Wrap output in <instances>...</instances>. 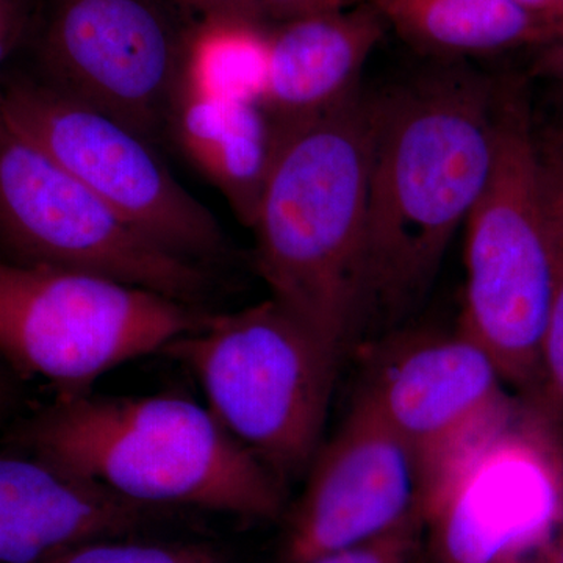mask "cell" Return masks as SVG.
Returning a JSON list of instances; mask_svg holds the SVG:
<instances>
[{
	"mask_svg": "<svg viewBox=\"0 0 563 563\" xmlns=\"http://www.w3.org/2000/svg\"><path fill=\"white\" fill-rule=\"evenodd\" d=\"M369 96L279 133L251 229L272 299L340 362L365 331Z\"/></svg>",
	"mask_w": 563,
	"mask_h": 563,
	"instance_id": "2",
	"label": "cell"
},
{
	"mask_svg": "<svg viewBox=\"0 0 563 563\" xmlns=\"http://www.w3.org/2000/svg\"><path fill=\"white\" fill-rule=\"evenodd\" d=\"M561 462H562V470H563V459H562V461H561Z\"/></svg>",
	"mask_w": 563,
	"mask_h": 563,
	"instance_id": "29",
	"label": "cell"
},
{
	"mask_svg": "<svg viewBox=\"0 0 563 563\" xmlns=\"http://www.w3.org/2000/svg\"><path fill=\"white\" fill-rule=\"evenodd\" d=\"M36 563H224L221 554L201 543H129L91 540L66 548Z\"/></svg>",
	"mask_w": 563,
	"mask_h": 563,
	"instance_id": "19",
	"label": "cell"
},
{
	"mask_svg": "<svg viewBox=\"0 0 563 563\" xmlns=\"http://www.w3.org/2000/svg\"><path fill=\"white\" fill-rule=\"evenodd\" d=\"M180 11L172 0H51L36 22V76L155 143L192 24Z\"/></svg>",
	"mask_w": 563,
	"mask_h": 563,
	"instance_id": "9",
	"label": "cell"
},
{
	"mask_svg": "<svg viewBox=\"0 0 563 563\" xmlns=\"http://www.w3.org/2000/svg\"><path fill=\"white\" fill-rule=\"evenodd\" d=\"M551 52H553L554 65L558 66L563 76V44H561V46L554 47V49H551Z\"/></svg>",
	"mask_w": 563,
	"mask_h": 563,
	"instance_id": "28",
	"label": "cell"
},
{
	"mask_svg": "<svg viewBox=\"0 0 563 563\" xmlns=\"http://www.w3.org/2000/svg\"><path fill=\"white\" fill-rule=\"evenodd\" d=\"M547 163V206L554 280L539 377L525 399L532 431L563 457V163Z\"/></svg>",
	"mask_w": 563,
	"mask_h": 563,
	"instance_id": "18",
	"label": "cell"
},
{
	"mask_svg": "<svg viewBox=\"0 0 563 563\" xmlns=\"http://www.w3.org/2000/svg\"><path fill=\"white\" fill-rule=\"evenodd\" d=\"M191 303L77 269L0 258V357L58 396L198 329Z\"/></svg>",
	"mask_w": 563,
	"mask_h": 563,
	"instance_id": "6",
	"label": "cell"
},
{
	"mask_svg": "<svg viewBox=\"0 0 563 563\" xmlns=\"http://www.w3.org/2000/svg\"><path fill=\"white\" fill-rule=\"evenodd\" d=\"M10 388L9 377L0 369V412L10 399Z\"/></svg>",
	"mask_w": 563,
	"mask_h": 563,
	"instance_id": "27",
	"label": "cell"
},
{
	"mask_svg": "<svg viewBox=\"0 0 563 563\" xmlns=\"http://www.w3.org/2000/svg\"><path fill=\"white\" fill-rule=\"evenodd\" d=\"M269 31V22L247 18H196L185 44L179 92L262 106Z\"/></svg>",
	"mask_w": 563,
	"mask_h": 563,
	"instance_id": "17",
	"label": "cell"
},
{
	"mask_svg": "<svg viewBox=\"0 0 563 563\" xmlns=\"http://www.w3.org/2000/svg\"><path fill=\"white\" fill-rule=\"evenodd\" d=\"M0 117L155 243L202 265L224 252L211 211L124 122L27 74L0 77Z\"/></svg>",
	"mask_w": 563,
	"mask_h": 563,
	"instance_id": "8",
	"label": "cell"
},
{
	"mask_svg": "<svg viewBox=\"0 0 563 563\" xmlns=\"http://www.w3.org/2000/svg\"><path fill=\"white\" fill-rule=\"evenodd\" d=\"M509 563H553V558H551V539L510 554Z\"/></svg>",
	"mask_w": 563,
	"mask_h": 563,
	"instance_id": "25",
	"label": "cell"
},
{
	"mask_svg": "<svg viewBox=\"0 0 563 563\" xmlns=\"http://www.w3.org/2000/svg\"><path fill=\"white\" fill-rule=\"evenodd\" d=\"M529 13L563 24V0H514Z\"/></svg>",
	"mask_w": 563,
	"mask_h": 563,
	"instance_id": "24",
	"label": "cell"
},
{
	"mask_svg": "<svg viewBox=\"0 0 563 563\" xmlns=\"http://www.w3.org/2000/svg\"><path fill=\"white\" fill-rule=\"evenodd\" d=\"M466 224L465 307L459 331L495 362L523 401L539 377L554 263L547 165L523 87L498 88L490 177Z\"/></svg>",
	"mask_w": 563,
	"mask_h": 563,
	"instance_id": "4",
	"label": "cell"
},
{
	"mask_svg": "<svg viewBox=\"0 0 563 563\" xmlns=\"http://www.w3.org/2000/svg\"><path fill=\"white\" fill-rule=\"evenodd\" d=\"M25 453L144 506L274 520L284 487L206 407L180 396H58L22 422Z\"/></svg>",
	"mask_w": 563,
	"mask_h": 563,
	"instance_id": "3",
	"label": "cell"
},
{
	"mask_svg": "<svg viewBox=\"0 0 563 563\" xmlns=\"http://www.w3.org/2000/svg\"><path fill=\"white\" fill-rule=\"evenodd\" d=\"M415 51L455 62L520 49H554L563 24L514 0H365Z\"/></svg>",
	"mask_w": 563,
	"mask_h": 563,
	"instance_id": "16",
	"label": "cell"
},
{
	"mask_svg": "<svg viewBox=\"0 0 563 563\" xmlns=\"http://www.w3.org/2000/svg\"><path fill=\"white\" fill-rule=\"evenodd\" d=\"M169 129L188 161L251 228L279 147V133L261 103L180 91Z\"/></svg>",
	"mask_w": 563,
	"mask_h": 563,
	"instance_id": "15",
	"label": "cell"
},
{
	"mask_svg": "<svg viewBox=\"0 0 563 563\" xmlns=\"http://www.w3.org/2000/svg\"><path fill=\"white\" fill-rule=\"evenodd\" d=\"M307 476L288 518L284 563H310L368 542L421 507L412 453L362 391Z\"/></svg>",
	"mask_w": 563,
	"mask_h": 563,
	"instance_id": "11",
	"label": "cell"
},
{
	"mask_svg": "<svg viewBox=\"0 0 563 563\" xmlns=\"http://www.w3.org/2000/svg\"><path fill=\"white\" fill-rule=\"evenodd\" d=\"M496 99L457 62L369 96L365 329L401 321L435 280L490 177Z\"/></svg>",
	"mask_w": 563,
	"mask_h": 563,
	"instance_id": "1",
	"label": "cell"
},
{
	"mask_svg": "<svg viewBox=\"0 0 563 563\" xmlns=\"http://www.w3.org/2000/svg\"><path fill=\"white\" fill-rule=\"evenodd\" d=\"M424 533V515L421 507H417L401 523L383 536L347 550L322 555L310 563H410L420 551Z\"/></svg>",
	"mask_w": 563,
	"mask_h": 563,
	"instance_id": "20",
	"label": "cell"
},
{
	"mask_svg": "<svg viewBox=\"0 0 563 563\" xmlns=\"http://www.w3.org/2000/svg\"><path fill=\"white\" fill-rule=\"evenodd\" d=\"M163 352L198 377L213 417L282 484L309 472L340 361L279 303L207 314Z\"/></svg>",
	"mask_w": 563,
	"mask_h": 563,
	"instance_id": "5",
	"label": "cell"
},
{
	"mask_svg": "<svg viewBox=\"0 0 563 563\" xmlns=\"http://www.w3.org/2000/svg\"><path fill=\"white\" fill-rule=\"evenodd\" d=\"M0 258L77 269L196 306L206 265L166 250L0 117Z\"/></svg>",
	"mask_w": 563,
	"mask_h": 563,
	"instance_id": "7",
	"label": "cell"
},
{
	"mask_svg": "<svg viewBox=\"0 0 563 563\" xmlns=\"http://www.w3.org/2000/svg\"><path fill=\"white\" fill-rule=\"evenodd\" d=\"M257 2L266 20L272 24L331 13V11L347 9L355 3L352 0H257Z\"/></svg>",
	"mask_w": 563,
	"mask_h": 563,
	"instance_id": "22",
	"label": "cell"
},
{
	"mask_svg": "<svg viewBox=\"0 0 563 563\" xmlns=\"http://www.w3.org/2000/svg\"><path fill=\"white\" fill-rule=\"evenodd\" d=\"M43 0H0V69L38 22Z\"/></svg>",
	"mask_w": 563,
	"mask_h": 563,
	"instance_id": "21",
	"label": "cell"
},
{
	"mask_svg": "<svg viewBox=\"0 0 563 563\" xmlns=\"http://www.w3.org/2000/svg\"><path fill=\"white\" fill-rule=\"evenodd\" d=\"M506 387L490 355L462 331L412 333L374 358L361 391L412 453L424 517L474 455L510 429Z\"/></svg>",
	"mask_w": 563,
	"mask_h": 563,
	"instance_id": "10",
	"label": "cell"
},
{
	"mask_svg": "<svg viewBox=\"0 0 563 563\" xmlns=\"http://www.w3.org/2000/svg\"><path fill=\"white\" fill-rule=\"evenodd\" d=\"M157 507L122 498L31 454H0V563H36L91 540L120 539Z\"/></svg>",
	"mask_w": 563,
	"mask_h": 563,
	"instance_id": "13",
	"label": "cell"
},
{
	"mask_svg": "<svg viewBox=\"0 0 563 563\" xmlns=\"http://www.w3.org/2000/svg\"><path fill=\"white\" fill-rule=\"evenodd\" d=\"M387 25L368 2L272 24L262 107L277 133L361 90L362 70Z\"/></svg>",
	"mask_w": 563,
	"mask_h": 563,
	"instance_id": "14",
	"label": "cell"
},
{
	"mask_svg": "<svg viewBox=\"0 0 563 563\" xmlns=\"http://www.w3.org/2000/svg\"><path fill=\"white\" fill-rule=\"evenodd\" d=\"M554 462L536 432L510 429L474 455L426 515L435 563H496L551 539L563 510Z\"/></svg>",
	"mask_w": 563,
	"mask_h": 563,
	"instance_id": "12",
	"label": "cell"
},
{
	"mask_svg": "<svg viewBox=\"0 0 563 563\" xmlns=\"http://www.w3.org/2000/svg\"><path fill=\"white\" fill-rule=\"evenodd\" d=\"M180 10L196 18L236 16L269 22L257 0H172ZM272 24V22H269Z\"/></svg>",
	"mask_w": 563,
	"mask_h": 563,
	"instance_id": "23",
	"label": "cell"
},
{
	"mask_svg": "<svg viewBox=\"0 0 563 563\" xmlns=\"http://www.w3.org/2000/svg\"><path fill=\"white\" fill-rule=\"evenodd\" d=\"M551 558H553V563H563V510L553 537H551Z\"/></svg>",
	"mask_w": 563,
	"mask_h": 563,
	"instance_id": "26",
	"label": "cell"
}]
</instances>
